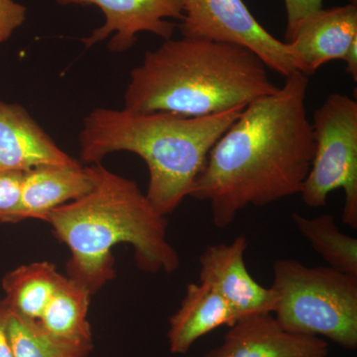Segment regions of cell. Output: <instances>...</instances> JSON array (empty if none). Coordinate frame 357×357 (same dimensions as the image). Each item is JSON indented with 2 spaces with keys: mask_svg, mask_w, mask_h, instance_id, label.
<instances>
[{
  "mask_svg": "<svg viewBox=\"0 0 357 357\" xmlns=\"http://www.w3.org/2000/svg\"><path fill=\"white\" fill-rule=\"evenodd\" d=\"M266 65L238 45L208 40H165L130 73L126 107L198 117L246 107L278 89Z\"/></svg>",
  "mask_w": 357,
  "mask_h": 357,
  "instance_id": "3",
  "label": "cell"
},
{
  "mask_svg": "<svg viewBox=\"0 0 357 357\" xmlns=\"http://www.w3.org/2000/svg\"><path fill=\"white\" fill-rule=\"evenodd\" d=\"M89 170L95 183L93 190L43 218L70 249L68 277L95 295L114 279L112 248L121 243L132 246L142 271H177L180 255L167 238L166 217L155 210L138 185L100 163Z\"/></svg>",
  "mask_w": 357,
  "mask_h": 357,
  "instance_id": "2",
  "label": "cell"
},
{
  "mask_svg": "<svg viewBox=\"0 0 357 357\" xmlns=\"http://www.w3.org/2000/svg\"><path fill=\"white\" fill-rule=\"evenodd\" d=\"M11 309L4 298L0 297V357H14L9 344L7 325Z\"/></svg>",
  "mask_w": 357,
  "mask_h": 357,
  "instance_id": "22",
  "label": "cell"
},
{
  "mask_svg": "<svg viewBox=\"0 0 357 357\" xmlns=\"http://www.w3.org/2000/svg\"><path fill=\"white\" fill-rule=\"evenodd\" d=\"M42 165H79L17 103L0 100V172Z\"/></svg>",
  "mask_w": 357,
  "mask_h": 357,
  "instance_id": "12",
  "label": "cell"
},
{
  "mask_svg": "<svg viewBox=\"0 0 357 357\" xmlns=\"http://www.w3.org/2000/svg\"><path fill=\"white\" fill-rule=\"evenodd\" d=\"M328 344L316 335L289 332L272 312L239 319L222 344L204 357H328Z\"/></svg>",
  "mask_w": 357,
  "mask_h": 357,
  "instance_id": "11",
  "label": "cell"
},
{
  "mask_svg": "<svg viewBox=\"0 0 357 357\" xmlns=\"http://www.w3.org/2000/svg\"><path fill=\"white\" fill-rule=\"evenodd\" d=\"M274 314L289 332L325 337L344 349L357 347V277L294 259L273 264Z\"/></svg>",
  "mask_w": 357,
  "mask_h": 357,
  "instance_id": "5",
  "label": "cell"
},
{
  "mask_svg": "<svg viewBox=\"0 0 357 357\" xmlns=\"http://www.w3.org/2000/svg\"><path fill=\"white\" fill-rule=\"evenodd\" d=\"M238 314L220 294L199 282L189 284L177 312L169 319L170 351L185 354L204 335L222 326H231Z\"/></svg>",
  "mask_w": 357,
  "mask_h": 357,
  "instance_id": "14",
  "label": "cell"
},
{
  "mask_svg": "<svg viewBox=\"0 0 357 357\" xmlns=\"http://www.w3.org/2000/svg\"><path fill=\"white\" fill-rule=\"evenodd\" d=\"M294 68L307 77L331 61L342 60L357 81V6L321 8L306 18L286 42Z\"/></svg>",
  "mask_w": 357,
  "mask_h": 357,
  "instance_id": "8",
  "label": "cell"
},
{
  "mask_svg": "<svg viewBox=\"0 0 357 357\" xmlns=\"http://www.w3.org/2000/svg\"><path fill=\"white\" fill-rule=\"evenodd\" d=\"M27 17V8L15 0H0V44L6 41Z\"/></svg>",
  "mask_w": 357,
  "mask_h": 357,
  "instance_id": "20",
  "label": "cell"
},
{
  "mask_svg": "<svg viewBox=\"0 0 357 357\" xmlns=\"http://www.w3.org/2000/svg\"><path fill=\"white\" fill-rule=\"evenodd\" d=\"M314 153L300 195L312 208H323L331 192L342 189V222L357 229V102L332 93L312 121Z\"/></svg>",
  "mask_w": 357,
  "mask_h": 357,
  "instance_id": "6",
  "label": "cell"
},
{
  "mask_svg": "<svg viewBox=\"0 0 357 357\" xmlns=\"http://www.w3.org/2000/svg\"><path fill=\"white\" fill-rule=\"evenodd\" d=\"M287 13L286 40L289 41L301 23L323 8L324 0H284Z\"/></svg>",
  "mask_w": 357,
  "mask_h": 357,
  "instance_id": "21",
  "label": "cell"
},
{
  "mask_svg": "<svg viewBox=\"0 0 357 357\" xmlns=\"http://www.w3.org/2000/svg\"><path fill=\"white\" fill-rule=\"evenodd\" d=\"M23 174L20 171L0 172V222H3L20 203Z\"/></svg>",
  "mask_w": 357,
  "mask_h": 357,
  "instance_id": "19",
  "label": "cell"
},
{
  "mask_svg": "<svg viewBox=\"0 0 357 357\" xmlns=\"http://www.w3.org/2000/svg\"><path fill=\"white\" fill-rule=\"evenodd\" d=\"M14 357H89L91 349L60 342L45 332L38 321L11 311L7 325Z\"/></svg>",
  "mask_w": 357,
  "mask_h": 357,
  "instance_id": "18",
  "label": "cell"
},
{
  "mask_svg": "<svg viewBox=\"0 0 357 357\" xmlns=\"http://www.w3.org/2000/svg\"><path fill=\"white\" fill-rule=\"evenodd\" d=\"M67 6H95L102 10L105 22L86 38V48L109 38L112 52L128 50L137 35L149 32L164 40L171 39L176 25L172 20H182L180 0H56Z\"/></svg>",
  "mask_w": 357,
  "mask_h": 357,
  "instance_id": "9",
  "label": "cell"
},
{
  "mask_svg": "<svg viewBox=\"0 0 357 357\" xmlns=\"http://www.w3.org/2000/svg\"><path fill=\"white\" fill-rule=\"evenodd\" d=\"M91 294L68 276L63 277L38 319L42 328L60 342L93 351L88 321Z\"/></svg>",
  "mask_w": 357,
  "mask_h": 357,
  "instance_id": "15",
  "label": "cell"
},
{
  "mask_svg": "<svg viewBox=\"0 0 357 357\" xmlns=\"http://www.w3.org/2000/svg\"><path fill=\"white\" fill-rule=\"evenodd\" d=\"M248 241L244 234L231 243H218L199 256V282L220 294L238 318L273 312L276 296L271 288L257 283L246 268L244 255Z\"/></svg>",
  "mask_w": 357,
  "mask_h": 357,
  "instance_id": "10",
  "label": "cell"
},
{
  "mask_svg": "<svg viewBox=\"0 0 357 357\" xmlns=\"http://www.w3.org/2000/svg\"><path fill=\"white\" fill-rule=\"evenodd\" d=\"M307 88V77L295 70L282 88L246 105L211 148L190 197L210 204L218 229L248 206L300 194L314 153Z\"/></svg>",
  "mask_w": 357,
  "mask_h": 357,
  "instance_id": "1",
  "label": "cell"
},
{
  "mask_svg": "<svg viewBox=\"0 0 357 357\" xmlns=\"http://www.w3.org/2000/svg\"><path fill=\"white\" fill-rule=\"evenodd\" d=\"M293 220L312 248L330 267L357 277V239L342 234L332 215L310 218L293 213Z\"/></svg>",
  "mask_w": 357,
  "mask_h": 357,
  "instance_id": "17",
  "label": "cell"
},
{
  "mask_svg": "<svg viewBox=\"0 0 357 357\" xmlns=\"http://www.w3.org/2000/svg\"><path fill=\"white\" fill-rule=\"evenodd\" d=\"M180 3L183 18L178 29L184 38L238 45L283 76L295 72L287 43L270 34L243 0H180Z\"/></svg>",
  "mask_w": 357,
  "mask_h": 357,
  "instance_id": "7",
  "label": "cell"
},
{
  "mask_svg": "<svg viewBox=\"0 0 357 357\" xmlns=\"http://www.w3.org/2000/svg\"><path fill=\"white\" fill-rule=\"evenodd\" d=\"M95 183L89 167L42 165L23 174L20 203L3 223H16L45 215L93 190Z\"/></svg>",
  "mask_w": 357,
  "mask_h": 357,
  "instance_id": "13",
  "label": "cell"
},
{
  "mask_svg": "<svg viewBox=\"0 0 357 357\" xmlns=\"http://www.w3.org/2000/svg\"><path fill=\"white\" fill-rule=\"evenodd\" d=\"M244 107L198 117L96 109L84 119L79 156L84 163L98 164L114 152L138 155L149 170L146 197L166 217L190 197L211 148Z\"/></svg>",
  "mask_w": 357,
  "mask_h": 357,
  "instance_id": "4",
  "label": "cell"
},
{
  "mask_svg": "<svg viewBox=\"0 0 357 357\" xmlns=\"http://www.w3.org/2000/svg\"><path fill=\"white\" fill-rule=\"evenodd\" d=\"M63 277L51 262L22 265L4 275V299L11 311L38 321Z\"/></svg>",
  "mask_w": 357,
  "mask_h": 357,
  "instance_id": "16",
  "label": "cell"
}]
</instances>
